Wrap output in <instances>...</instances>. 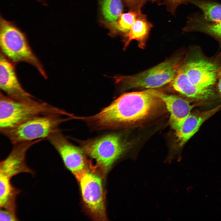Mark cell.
Listing matches in <instances>:
<instances>
[{
	"mask_svg": "<svg viewBox=\"0 0 221 221\" xmlns=\"http://www.w3.org/2000/svg\"><path fill=\"white\" fill-rule=\"evenodd\" d=\"M13 63L1 52V89L6 94V95L15 100L28 102L36 99L21 87L17 76Z\"/></svg>",
	"mask_w": 221,
	"mask_h": 221,
	"instance_id": "10",
	"label": "cell"
},
{
	"mask_svg": "<svg viewBox=\"0 0 221 221\" xmlns=\"http://www.w3.org/2000/svg\"><path fill=\"white\" fill-rule=\"evenodd\" d=\"M183 62L181 57L175 56L146 71L121 79L129 88L160 87L171 82Z\"/></svg>",
	"mask_w": 221,
	"mask_h": 221,
	"instance_id": "7",
	"label": "cell"
},
{
	"mask_svg": "<svg viewBox=\"0 0 221 221\" xmlns=\"http://www.w3.org/2000/svg\"><path fill=\"white\" fill-rule=\"evenodd\" d=\"M50 114L73 116L63 110L36 99L28 102L17 101L0 93V130L13 127L34 117Z\"/></svg>",
	"mask_w": 221,
	"mask_h": 221,
	"instance_id": "2",
	"label": "cell"
},
{
	"mask_svg": "<svg viewBox=\"0 0 221 221\" xmlns=\"http://www.w3.org/2000/svg\"><path fill=\"white\" fill-rule=\"evenodd\" d=\"M101 6L103 17L108 22L116 21L123 10L121 0H101Z\"/></svg>",
	"mask_w": 221,
	"mask_h": 221,
	"instance_id": "20",
	"label": "cell"
},
{
	"mask_svg": "<svg viewBox=\"0 0 221 221\" xmlns=\"http://www.w3.org/2000/svg\"><path fill=\"white\" fill-rule=\"evenodd\" d=\"M216 110L190 113L175 130L179 145L185 144L196 132L201 125Z\"/></svg>",
	"mask_w": 221,
	"mask_h": 221,
	"instance_id": "14",
	"label": "cell"
},
{
	"mask_svg": "<svg viewBox=\"0 0 221 221\" xmlns=\"http://www.w3.org/2000/svg\"><path fill=\"white\" fill-rule=\"evenodd\" d=\"M148 0H124L127 5L133 10L141 9Z\"/></svg>",
	"mask_w": 221,
	"mask_h": 221,
	"instance_id": "23",
	"label": "cell"
},
{
	"mask_svg": "<svg viewBox=\"0 0 221 221\" xmlns=\"http://www.w3.org/2000/svg\"><path fill=\"white\" fill-rule=\"evenodd\" d=\"M37 0L38 2H41V1H42L43 0Z\"/></svg>",
	"mask_w": 221,
	"mask_h": 221,
	"instance_id": "25",
	"label": "cell"
},
{
	"mask_svg": "<svg viewBox=\"0 0 221 221\" xmlns=\"http://www.w3.org/2000/svg\"><path fill=\"white\" fill-rule=\"evenodd\" d=\"M161 102L151 89L125 93L99 113L80 119L96 130L123 128L149 117Z\"/></svg>",
	"mask_w": 221,
	"mask_h": 221,
	"instance_id": "1",
	"label": "cell"
},
{
	"mask_svg": "<svg viewBox=\"0 0 221 221\" xmlns=\"http://www.w3.org/2000/svg\"><path fill=\"white\" fill-rule=\"evenodd\" d=\"M81 148L96 163L94 167L105 176L126 152L127 145L120 135L112 133L85 141H79Z\"/></svg>",
	"mask_w": 221,
	"mask_h": 221,
	"instance_id": "4",
	"label": "cell"
},
{
	"mask_svg": "<svg viewBox=\"0 0 221 221\" xmlns=\"http://www.w3.org/2000/svg\"><path fill=\"white\" fill-rule=\"evenodd\" d=\"M190 3L199 8L202 15L206 20L211 21L221 20V4L209 1L188 0Z\"/></svg>",
	"mask_w": 221,
	"mask_h": 221,
	"instance_id": "19",
	"label": "cell"
},
{
	"mask_svg": "<svg viewBox=\"0 0 221 221\" xmlns=\"http://www.w3.org/2000/svg\"><path fill=\"white\" fill-rule=\"evenodd\" d=\"M215 86L216 91L221 97V65L219 69L217 81Z\"/></svg>",
	"mask_w": 221,
	"mask_h": 221,
	"instance_id": "24",
	"label": "cell"
},
{
	"mask_svg": "<svg viewBox=\"0 0 221 221\" xmlns=\"http://www.w3.org/2000/svg\"><path fill=\"white\" fill-rule=\"evenodd\" d=\"M101 175L91 166L77 179L84 205L89 215L96 220L105 221L107 218Z\"/></svg>",
	"mask_w": 221,
	"mask_h": 221,
	"instance_id": "6",
	"label": "cell"
},
{
	"mask_svg": "<svg viewBox=\"0 0 221 221\" xmlns=\"http://www.w3.org/2000/svg\"><path fill=\"white\" fill-rule=\"evenodd\" d=\"M1 52L13 63L24 62L34 67L45 79L47 75L43 66L32 50L25 34L14 22L0 17Z\"/></svg>",
	"mask_w": 221,
	"mask_h": 221,
	"instance_id": "3",
	"label": "cell"
},
{
	"mask_svg": "<svg viewBox=\"0 0 221 221\" xmlns=\"http://www.w3.org/2000/svg\"><path fill=\"white\" fill-rule=\"evenodd\" d=\"M183 30L204 33L213 37L221 44V20L209 21L205 19L202 15H192L188 17Z\"/></svg>",
	"mask_w": 221,
	"mask_h": 221,
	"instance_id": "15",
	"label": "cell"
},
{
	"mask_svg": "<svg viewBox=\"0 0 221 221\" xmlns=\"http://www.w3.org/2000/svg\"><path fill=\"white\" fill-rule=\"evenodd\" d=\"M20 192L11 180L0 177V209L16 211V197Z\"/></svg>",
	"mask_w": 221,
	"mask_h": 221,
	"instance_id": "17",
	"label": "cell"
},
{
	"mask_svg": "<svg viewBox=\"0 0 221 221\" xmlns=\"http://www.w3.org/2000/svg\"><path fill=\"white\" fill-rule=\"evenodd\" d=\"M151 89L153 93L165 104L170 113L171 125L175 130L191 113L192 105L188 100L181 97Z\"/></svg>",
	"mask_w": 221,
	"mask_h": 221,
	"instance_id": "12",
	"label": "cell"
},
{
	"mask_svg": "<svg viewBox=\"0 0 221 221\" xmlns=\"http://www.w3.org/2000/svg\"><path fill=\"white\" fill-rule=\"evenodd\" d=\"M62 116L57 114L37 116L0 131L13 145L39 139L46 140L60 130L59 126L62 123L73 119L72 117L64 118Z\"/></svg>",
	"mask_w": 221,
	"mask_h": 221,
	"instance_id": "5",
	"label": "cell"
},
{
	"mask_svg": "<svg viewBox=\"0 0 221 221\" xmlns=\"http://www.w3.org/2000/svg\"><path fill=\"white\" fill-rule=\"evenodd\" d=\"M60 156L64 165L76 177H80L91 166V161L81 149L71 143L60 129L47 138Z\"/></svg>",
	"mask_w": 221,
	"mask_h": 221,
	"instance_id": "9",
	"label": "cell"
},
{
	"mask_svg": "<svg viewBox=\"0 0 221 221\" xmlns=\"http://www.w3.org/2000/svg\"><path fill=\"white\" fill-rule=\"evenodd\" d=\"M43 140H45L39 139L13 145L9 154L0 162V177L11 180L13 176L22 173L34 175V172L26 164V154L33 145Z\"/></svg>",
	"mask_w": 221,
	"mask_h": 221,
	"instance_id": "11",
	"label": "cell"
},
{
	"mask_svg": "<svg viewBox=\"0 0 221 221\" xmlns=\"http://www.w3.org/2000/svg\"><path fill=\"white\" fill-rule=\"evenodd\" d=\"M19 220L17 217L16 213L0 209V221H16Z\"/></svg>",
	"mask_w": 221,
	"mask_h": 221,
	"instance_id": "22",
	"label": "cell"
},
{
	"mask_svg": "<svg viewBox=\"0 0 221 221\" xmlns=\"http://www.w3.org/2000/svg\"><path fill=\"white\" fill-rule=\"evenodd\" d=\"M141 10H133L125 13H122L117 20L112 22H108L107 27L113 32L128 33L132 26L141 14Z\"/></svg>",
	"mask_w": 221,
	"mask_h": 221,
	"instance_id": "18",
	"label": "cell"
},
{
	"mask_svg": "<svg viewBox=\"0 0 221 221\" xmlns=\"http://www.w3.org/2000/svg\"><path fill=\"white\" fill-rule=\"evenodd\" d=\"M193 52L182 64L188 79L199 86L215 89L221 65L204 56L199 50Z\"/></svg>",
	"mask_w": 221,
	"mask_h": 221,
	"instance_id": "8",
	"label": "cell"
},
{
	"mask_svg": "<svg viewBox=\"0 0 221 221\" xmlns=\"http://www.w3.org/2000/svg\"><path fill=\"white\" fill-rule=\"evenodd\" d=\"M153 2L159 5L165 6L167 10L172 14L174 15L177 8L180 5L187 4L188 0H153Z\"/></svg>",
	"mask_w": 221,
	"mask_h": 221,
	"instance_id": "21",
	"label": "cell"
},
{
	"mask_svg": "<svg viewBox=\"0 0 221 221\" xmlns=\"http://www.w3.org/2000/svg\"><path fill=\"white\" fill-rule=\"evenodd\" d=\"M152 27V23L147 20L146 16L142 13L129 31L126 34L127 39L125 46L127 47L132 40H136L138 42L139 46L142 48L145 45L146 41Z\"/></svg>",
	"mask_w": 221,
	"mask_h": 221,
	"instance_id": "16",
	"label": "cell"
},
{
	"mask_svg": "<svg viewBox=\"0 0 221 221\" xmlns=\"http://www.w3.org/2000/svg\"><path fill=\"white\" fill-rule=\"evenodd\" d=\"M171 83L172 87L175 90L194 100H208L215 96V89L204 88L192 83L188 79L182 65L171 81Z\"/></svg>",
	"mask_w": 221,
	"mask_h": 221,
	"instance_id": "13",
	"label": "cell"
}]
</instances>
